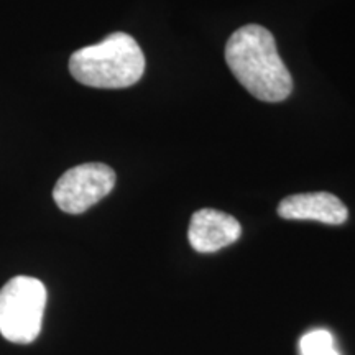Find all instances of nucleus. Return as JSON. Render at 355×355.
I'll list each match as a JSON object with an SVG mask.
<instances>
[{
    "label": "nucleus",
    "mask_w": 355,
    "mask_h": 355,
    "mask_svg": "<svg viewBox=\"0 0 355 355\" xmlns=\"http://www.w3.org/2000/svg\"><path fill=\"white\" fill-rule=\"evenodd\" d=\"M225 63L259 101L282 102L291 94L293 78L265 26L252 24L235 30L225 44Z\"/></svg>",
    "instance_id": "obj_1"
},
{
    "label": "nucleus",
    "mask_w": 355,
    "mask_h": 355,
    "mask_svg": "<svg viewBox=\"0 0 355 355\" xmlns=\"http://www.w3.org/2000/svg\"><path fill=\"white\" fill-rule=\"evenodd\" d=\"M73 78L96 89H123L140 81L145 56L130 35L115 32L101 43L89 44L69 58Z\"/></svg>",
    "instance_id": "obj_2"
},
{
    "label": "nucleus",
    "mask_w": 355,
    "mask_h": 355,
    "mask_svg": "<svg viewBox=\"0 0 355 355\" xmlns=\"http://www.w3.org/2000/svg\"><path fill=\"white\" fill-rule=\"evenodd\" d=\"M46 288L32 277L12 278L0 290V334L15 344H30L42 332Z\"/></svg>",
    "instance_id": "obj_3"
},
{
    "label": "nucleus",
    "mask_w": 355,
    "mask_h": 355,
    "mask_svg": "<svg viewBox=\"0 0 355 355\" xmlns=\"http://www.w3.org/2000/svg\"><path fill=\"white\" fill-rule=\"evenodd\" d=\"M115 180V171L104 163H83L71 168L58 180L53 199L63 212L83 214L109 196Z\"/></svg>",
    "instance_id": "obj_4"
},
{
    "label": "nucleus",
    "mask_w": 355,
    "mask_h": 355,
    "mask_svg": "<svg viewBox=\"0 0 355 355\" xmlns=\"http://www.w3.org/2000/svg\"><path fill=\"white\" fill-rule=\"evenodd\" d=\"M242 235L241 222L227 212L216 209H199L191 217L188 239L191 247L199 254H212L232 245Z\"/></svg>",
    "instance_id": "obj_5"
},
{
    "label": "nucleus",
    "mask_w": 355,
    "mask_h": 355,
    "mask_svg": "<svg viewBox=\"0 0 355 355\" xmlns=\"http://www.w3.org/2000/svg\"><path fill=\"white\" fill-rule=\"evenodd\" d=\"M278 216L286 220H316L340 225L347 220L349 211L339 198L331 193L293 194L278 204Z\"/></svg>",
    "instance_id": "obj_6"
},
{
    "label": "nucleus",
    "mask_w": 355,
    "mask_h": 355,
    "mask_svg": "<svg viewBox=\"0 0 355 355\" xmlns=\"http://www.w3.org/2000/svg\"><path fill=\"white\" fill-rule=\"evenodd\" d=\"M301 355H340L336 347L334 336L326 329H314L301 337Z\"/></svg>",
    "instance_id": "obj_7"
}]
</instances>
